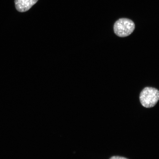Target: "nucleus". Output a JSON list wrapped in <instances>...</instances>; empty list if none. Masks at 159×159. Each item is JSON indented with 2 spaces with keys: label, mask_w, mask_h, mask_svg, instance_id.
<instances>
[{
  "label": "nucleus",
  "mask_w": 159,
  "mask_h": 159,
  "mask_svg": "<svg viewBox=\"0 0 159 159\" xmlns=\"http://www.w3.org/2000/svg\"><path fill=\"white\" fill-rule=\"evenodd\" d=\"M139 99L141 104L145 108H152L159 100V90L153 87H145L141 91Z\"/></svg>",
  "instance_id": "f257e3e1"
},
{
  "label": "nucleus",
  "mask_w": 159,
  "mask_h": 159,
  "mask_svg": "<svg viewBox=\"0 0 159 159\" xmlns=\"http://www.w3.org/2000/svg\"><path fill=\"white\" fill-rule=\"evenodd\" d=\"M135 28V25L132 20L125 18L119 19L114 25L115 34L120 37H125L132 34Z\"/></svg>",
  "instance_id": "f03ea898"
},
{
  "label": "nucleus",
  "mask_w": 159,
  "mask_h": 159,
  "mask_svg": "<svg viewBox=\"0 0 159 159\" xmlns=\"http://www.w3.org/2000/svg\"><path fill=\"white\" fill-rule=\"evenodd\" d=\"M39 0H15L16 9L20 12L28 11Z\"/></svg>",
  "instance_id": "7ed1b4c3"
},
{
  "label": "nucleus",
  "mask_w": 159,
  "mask_h": 159,
  "mask_svg": "<svg viewBox=\"0 0 159 159\" xmlns=\"http://www.w3.org/2000/svg\"><path fill=\"white\" fill-rule=\"evenodd\" d=\"M109 159H128L124 157L115 156H113Z\"/></svg>",
  "instance_id": "20e7f679"
}]
</instances>
